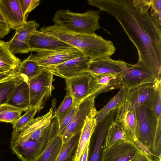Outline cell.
<instances>
[{"label": "cell", "mask_w": 161, "mask_h": 161, "mask_svg": "<svg viewBox=\"0 0 161 161\" xmlns=\"http://www.w3.org/2000/svg\"><path fill=\"white\" fill-rule=\"evenodd\" d=\"M88 4L114 16L137 51V64L161 75V21L151 5L133 0H89Z\"/></svg>", "instance_id": "obj_1"}, {"label": "cell", "mask_w": 161, "mask_h": 161, "mask_svg": "<svg viewBox=\"0 0 161 161\" xmlns=\"http://www.w3.org/2000/svg\"><path fill=\"white\" fill-rule=\"evenodd\" d=\"M39 31L54 36L80 51L92 60L110 57L116 48L113 42L95 33L86 34L69 31L57 24L42 27Z\"/></svg>", "instance_id": "obj_2"}, {"label": "cell", "mask_w": 161, "mask_h": 161, "mask_svg": "<svg viewBox=\"0 0 161 161\" xmlns=\"http://www.w3.org/2000/svg\"><path fill=\"white\" fill-rule=\"evenodd\" d=\"M58 121L54 118L47 128L44 136L40 139H31L13 130L10 148L22 161H31L43 152L50 140L58 133Z\"/></svg>", "instance_id": "obj_3"}, {"label": "cell", "mask_w": 161, "mask_h": 161, "mask_svg": "<svg viewBox=\"0 0 161 161\" xmlns=\"http://www.w3.org/2000/svg\"><path fill=\"white\" fill-rule=\"evenodd\" d=\"M100 11L88 10L83 13L72 12L68 9H59L53 19L55 24L73 32L93 34L100 28Z\"/></svg>", "instance_id": "obj_4"}, {"label": "cell", "mask_w": 161, "mask_h": 161, "mask_svg": "<svg viewBox=\"0 0 161 161\" xmlns=\"http://www.w3.org/2000/svg\"><path fill=\"white\" fill-rule=\"evenodd\" d=\"M54 75L43 70L28 82L30 108L40 112L44 107L47 100L52 96L54 87L53 85Z\"/></svg>", "instance_id": "obj_5"}, {"label": "cell", "mask_w": 161, "mask_h": 161, "mask_svg": "<svg viewBox=\"0 0 161 161\" xmlns=\"http://www.w3.org/2000/svg\"><path fill=\"white\" fill-rule=\"evenodd\" d=\"M136 111L137 123L136 138L150 151L158 120L152 107L142 105Z\"/></svg>", "instance_id": "obj_6"}, {"label": "cell", "mask_w": 161, "mask_h": 161, "mask_svg": "<svg viewBox=\"0 0 161 161\" xmlns=\"http://www.w3.org/2000/svg\"><path fill=\"white\" fill-rule=\"evenodd\" d=\"M122 86L128 90L147 83H155L161 77L146 66L127 63L121 75Z\"/></svg>", "instance_id": "obj_7"}, {"label": "cell", "mask_w": 161, "mask_h": 161, "mask_svg": "<svg viewBox=\"0 0 161 161\" xmlns=\"http://www.w3.org/2000/svg\"><path fill=\"white\" fill-rule=\"evenodd\" d=\"M116 110H111L97 122L89 142L87 161H101L106 136L110 125L114 120Z\"/></svg>", "instance_id": "obj_8"}, {"label": "cell", "mask_w": 161, "mask_h": 161, "mask_svg": "<svg viewBox=\"0 0 161 161\" xmlns=\"http://www.w3.org/2000/svg\"><path fill=\"white\" fill-rule=\"evenodd\" d=\"M35 54H31L30 57L40 66H54L69 60L83 55L77 49L73 47L52 50H37Z\"/></svg>", "instance_id": "obj_9"}, {"label": "cell", "mask_w": 161, "mask_h": 161, "mask_svg": "<svg viewBox=\"0 0 161 161\" xmlns=\"http://www.w3.org/2000/svg\"><path fill=\"white\" fill-rule=\"evenodd\" d=\"M93 77L87 71L65 79L66 93L75 100L80 101L92 96Z\"/></svg>", "instance_id": "obj_10"}, {"label": "cell", "mask_w": 161, "mask_h": 161, "mask_svg": "<svg viewBox=\"0 0 161 161\" xmlns=\"http://www.w3.org/2000/svg\"><path fill=\"white\" fill-rule=\"evenodd\" d=\"M142 150L131 140L120 141L104 149L101 161H128Z\"/></svg>", "instance_id": "obj_11"}, {"label": "cell", "mask_w": 161, "mask_h": 161, "mask_svg": "<svg viewBox=\"0 0 161 161\" xmlns=\"http://www.w3.org/2000/svg\"><path fill=\"white\" fill-rule=\"evenodd\" d=\"M39 27V24L35 20H32L27 21L15 30L14 36L7 42L9 48L13 54L26 53L31 51L30 40Z\"/></svg>", "instance_id": "obj_12"}, {"label": "cell", "mask_w": 161, "mask_h": 161, "mask_svg": "<svg viewBox=\"0 0 161 161\" xmlns=\"http://www.w3.org/2000/svg\"><path fill=\"white\" fill-rule=\"evenodd\" d=\"M91 60L89 57L83 55L55 66L40 67L42 69L49 72L53 75L67 79L87 71Z\"/></svg>", "instance_id": "obj_13"}, {"label": "cell", "mask_w": 161, "mask_h": 161, "mask_svg": "<svg viewBox=\"0 0 161 161\" xmlns=\"http://www.w3.org/2000/svg\"><path fill=\"white\" fill-rule=\"evenodd\" d=\"M96 97L91 96L82 101L80 104L76 114L72 121L61 136L62 144L72 136L80 132L87 117L96 108Z\"/></svg>", "instance_id": "obj_14"}, {"label": "cell", "mask_w": 161, "mask_h": 161, "mask_svg": "<svg viewBox=\"0 0 161 161\" xmlns=\"http://www.w3.org/2000/svg\"><path fill=\"white\" fill-rule=\"evenodd\" d=\"M114 121L124 128L128 139L134 142L136 139L137 123L136 110L125 100L116 109Z\"/></svg>", "instance_id": "obj_15"}, {"label": "cell", "mask_w": 161, "mask_h": 161, "mask_svg": "<svg viewBox=\"0 0 161 161\" xmlns=\"http://www.w3.org/2000/svg\"><path fill=\"white\" fill-rule=\"evenodd\" d=\"M127 63L122 60H114L110 57L92 59L89 63L87 71L93 76L120 75Z\"/></svg>", "instance_id": "obj_16"}, {"label": "cell", "mask_w": 161, "mask_h": 161, "mask_svg": "<svg viewBox=\"0 0 161 161\" xmlns=\"http://www.w3.org/2000/svg\"><path fill=\"white\" fill-rule=\"evenodd\" d=\"M155 83L145 84L128 90L125 99L133 109L143 105L153 108Z\"/></svg>", "instance_id": "obj_17"}, {"label": "cell", "mask_w": 161, "mask_h": 161, "mask_svg": "<svg viewBox=\"0 0 161 161\" xmlns=\"http://www.w3.org/2000/svg\"><path fill=\"white\" fill-rule=\"evenodd\" d=\"M29 46L31 51L55 50L73 47L54 36L37 31L31 36Z\"/></svg>", "instance_id": "obj_18"}, {"label": "cell", "mask_w": 161, "mask_h": 161, "mask_svg": "<svg viewBox=\"0 0 161 161\" xmlns=\"http://www.w3.org/2000/svg\"><path fill=\"white\" fill-rule=\"evenodd\" d=\"M0 9L12 29L15 30L27 21L24 17L19 0H0Z\"/></svg>", "instance_id": "obj_19"}, {"label": "cell", "mask_w": 161, "mask_h": 161, "mask_svg": "<svg viewBox=\"0 0 161 161\" xmlns=\"http://www.w3.org/2000/svg\"><path fill=\"white\" fill-rule=\"evenodd\" d=\"M98 111L95 109L87 116L84 125L81 130L77 150L74 161H79L86 146L89 142L91 137L97 125L96 119Z\"/></svg>", "instance_id": "obj_20"}, {"label": "cell", "mask_w": 161, "mask_h": 161, "mask_svg": "<svg viewBox=\"0 0 161 161\" xmlns=\"http://www.w3.org/2000/svg\"><path fill=\"white\" fill-rule=\"evenodd\" d=\"M121 75L93 76L92 96L96 97L102 93L120 88L122 86Z\"/></svg>", "instance_id": "obj_21"}, {"label": "cell", "mask_w": 161, "mask_h": 161, "mask_svg": "<svg viewBox=\"0 0 161 161\" xmlns=\"http://www.w3.org/2000/svg\"><path fill=\"white\" fill-rule=\"evenodd\" d=\"M6 103L26 111L29 109L30 105L28 83L21 80L10 95Z\"/></svg>", "instance_id": "obj_22"}, {"label": "cell", "mask_w": 161, "mask_h": 161, "mask_svg": "<svg viewBox=\"0 0 161 161\" xmlns=\"http://www.w3.org/2000/svg\"><path fill=\"white\" fill-rule=\"evenodd\" d=\"M20 62L10 50L7 42L0 40V73L17 70Z\"/></svg>", "instance_id": "obj_23"}, {"label": "cell", "mask_w": 161, "mask_h": 161, "mask_svg": "<svg viewBox=\"0 0 161 161\" xmlns=\"http://www.w3.org/2000/svg\"><path fill=\"white\" fill-rule=\"evenodd\" d=\"M62 145V138L58 133L50 140L43 152L31 161H55Z\"/></svg>", "instance_id": "obj_24"}, {"label": "cell", "mask_w": 161, "mask_h": 161, "mask_svg": "<svg viewBox=\"0 0 161 161\" xmlns=\"http://www.w3.org/2000/svg\"><path fill=\"white\" fill-rule=\"evenodd\" d=\"M17 71L21 80L28 83L31 79L40 73L42 69L38 63L29 56L21 61Z\"/></svg>", "instance_id": "obj_25"}, {"label": "cell", "mask_w": 161, "mask_h": 161, "mask_svg": "<svg viewBox=\"0 0 161 161\" xmlns=\"http://www.w3.org/2000/svg\"><path fill=\"white\" fill-rule=\"evenodd\" d=\"M80 132L62 144L61 151L55 161H72L76 155Z\"/></svg>", "instance_id": "obj_26"}, {"label": "cell", "mask_w": 161, "mask_h": 161, "mask_svg": "<svg viewBox=\"0 0 161 161\" xmlns=\"http://www.w3.org/2000/svg\"><path fill=\"white\" fill-rule=\"evenodd\" d=\"M119 88L118 92L98 111L96 117L97 122L101 121L110 111L118 108L125 100L128 89L122 86Z\"/></svg>", "instance_id": "obj_27"}, {"label": "cell", "mask_w": 161, "mask_h": 161, "mask_svg": "<svg viewBox=\"0 0 161 161\" xmlns=\"http://www.w3.org/2000/svg\"><path fill=\"white\" fill-rule=\"evenodd\" d=\"M128 139L124 128L114 120L110 125L105 139L104 149L110 147L114 143Z\"/></svg>", "instance_id": "obj_28"}, {"label": "cell", "mask_w": 161, "mask_h": 161, "mask_svg": "<svg viewBox=\"0 0 161 161\" xmlns=\"http://www.w3.org/2000/svg\"><path fill=\"white\" fill-rule=\"evenodd\" d=\"M26 110L7 103L0 105V121L13 125L21 116L22 112Z\"/></svg>", "instance_id": "obj_29"}, {"label": "cell", "mask_w": 161, "mask_h": 161, "mask_svg": "<svg viewBox=\"0 0 161 161\" xmlns=\"http://www.w3.org/2000/svg\"><path fill=\"white\" fill-rule=\"evenodd\" d=\"M81 101L73 98L72 106L62 119L59 121L58 134L62 136L72 121Z\"/></svg>", "instance_id": "obj_30"}, {"label": "cell", "mask_w": 161, "mask_h": 161, "mask_svg": "<svg viewBox=\"0 0 161 161\" xmlns=\"http://www.w3.org/2000/svg\"><path fill=\"white\" fill-rule=\"evenodd\" d=\"M20 81L9 80L0 82V105L6 103L10 95Z\"/></svg>", "instance_id": "obj_31"}, {"label": "cell", "mask_w": 161, "mask_h": 161, "mask_svg": "<svg viewBox=\"0 0 161 161\" xmlns=\"http://www.w3.org/2000/svg\"><path fill=\"white\" fill-rule=\"evenodd\" d=\"M37 111L35 108H30L13 125V130L19 132L24 127L34 119Z\"/></svg>", "instance_id": "obj_32"}, {"label": "cell", "mask_w": 161, "mask_h": 161, "mask_svg": "<svg viewBox=\"0 0 161 161\" xmlns=\"http://www.w3.org/2000/svg\"><path fill=\"white\" fill-rule=\"evenodd\" d=\"M73 102V98L69 94L66 93L62 103L53 114L60 121L70 108Z\"/></svg>", "instance_id": "obj_33"}, {"label": "cell", "mask_w": 161, "mask_h": 161, "mask_svg": "<svg viewBox=\"0 0 161 161\" xmlns=\"http://www.w3.org/2000/svg\"><path fill=\"white\" fill-rule=\"evenodd\" d=\"M153 108L158 120L161 119V80L155 84Z\"/></svg>", "instance_id": "obj_34"}, {"label": "cell", "mask_w": 161, "mask_h": 161, "mask_svg": "<svg viewBox=\"0 0 161 161\" xmlns=\"http://www.w3.org/2000/svg\"><path fill=\"white\" fill-rule=\"evenodd\" d=\"M22 13L26 20L29 14L40 3V0H19Z\"/></svg>", "instance_id": "obj_35"}, {"label": "cell", "mask_w": 161, "mask_h": 161, "mask_svg": "<svg viewBox=\"0 0 161 161\" xmlns=\"http://www.w3.org/2000/svg\"><path fill=\"white\" fill-rule=\"evenodd\" d=\"M21 80L17 70L0 73V82L9 80Z\"/></svg>", "instance_id": "obj_36"}, {"label": "cell", "mask_w": 161, "mask_h": 161, "mask_svg": "<svg viewBox=\"0 0 161 161\" xmlns=\"http://www.w3.org/2000/svg\"><path fill=\"white\" fill-rule=\"evenodd\" d=\"M10 29L0 9V38L3 39L7 35Z\"/></svg>", "instance_id": "obj_37"}, {"label": "cell", "mask_w": 161, "mask_h": 161, "mask_svg": "<svg viewBox=\"0 0 161 161\" xmlns=\"http://www.w3.org/2000/svg\"><path fill=\"white\" fill-rule=\"evenodd\" d=\"M161 0H151L150 10L157 14L160 20L161 21Z\"/></svg>", "instance_id": "obj_38"}, {"label": "cell", "mask_w": 161, "mask_h": 161, "mask_svg": "<svg viewBox=\"0 0 161 161\" xmlns=\"http://www.w3.org/2000/svg\"><path fill=\"white\" fill-rule=\"evenodd\" d=\"M150 159L142 151L136 154L128 161H150Z\"/></svg>", "instance_id": "obj_39"}, {"label": "cell", "mask_w": 161, "mask_h": 161, "mask_svg": "<svg viewBox=\"0 0 161 161\" xmlns=\"http://www.w3.org/2000/svg\"><path fill=\"white\" fill-rule=\"evenodd\" d=\"M134 142L142 150L144 153L147 156L148 158L152 160L153 156V154L151 151L137 139H136Z\"/></svg>", "instance_id": "obj_40"}, {"label": "cell", "mask_w": 161, "mask_h": 161, "mask_svg": "<svg viewBox=\"0 0 161 161\" xmlns=\"http://www.w3.org/2000/svg\"><path fill=\"white\" fill-rule=\"evenodd\" d=\"M89 142L86 146L83 154L79 161H87Z\"/></svg>", "instance_id": "obj_41"}, {"label": "cell", "mask_w": 161, "mask_h": 161, "mask_svg": "<svg viewBox=\"0 0 161 161\" xmlns=\"http://www.w3.org/2000/svg\"><path fill=\"white\" fill-rule=\"evenodd\" d=\"M150 161H153L151 160H150ZM158 161H161V160H159Z\"/></svg>", "instance_id": "obj_42"}, {"label": "cell", "mask_w": 161, "mask_h": 161, "mask_svg": "<svg viewBox=\"0 0 161 161\" xmlns=\"http://www.w3.org/2000/svg\"><path fill=\"white\" fill-rule=\"evenodd\" d=\"M74 161V160H73V161Z\"/></svg>", "instance_id": "obj_43"}]
</instances>
